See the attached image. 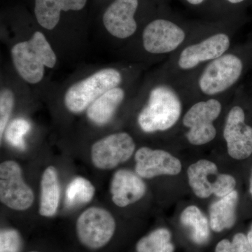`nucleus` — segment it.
<instances>
[{
    "label": "nucleus",
    "instance_id": "22",
    "mask_svg": "<svg viewBox=\"0 0 252 252\" xmlns=\"http://www.w3.org/2000/svg\"><path fill=\"white\" fill-rule=\"evenodd\" d=\"M95 192L92 183L82 177H77L71 181L66 189V204L72 207L89 203Z\"/></svg>",
    "mask_w": 252,
    "mask_h": 252
},
{
    "label": "nucleus",
    "instance_id": "27",
    "mask_svg": "<svg viewBox=\"0 0 252 252\" xmlns=\"http://www.w3.org/2000/svg\"><path fill=\"white\" fill-rule=\"evenodd\" d=\"M248 193L250 198L252 200V165L250 167V173H249L248 179Z\"/></svg>",
    "mask_w": 252,
    "mask_h": 252
},
{
    "label": "nucleus",
    "instance_id": "25",
    "mask_svg": "<svg viewBox=\"0 0 252 252\" xmlns=\"http://www.w3.org/2000/svg\"><path fill=\"white\" fill-rule=\"evenodd\" d=\"M15 103L14 94L9 89L1 90L0 94V137L7 126L8 122L12 114Z\"/></svg>",
    "mask_w": 252,
    "mask_h": 252
},
{
    "label": "nucleus",
    "instance_id": "16",
    "mask_svg": "<svg viewBox=\"0 0 252 252\" xmlns=\"http://www.w3.org/2000/svg\"><path fill=\"white\" fill-rule=\"evenodd\" d=\"M87 0H35L34 14L43 28L53 30L59 23L61 11H79Z\"/></svg>",
    "mask_w": 252,
    "mask_h": 252
},
{
    "label": "nucleus",
    "instance_id": "11",
    "mask_svg": "<svg viewBox=\"0 0 252 252\" xmlns=\"http://www.w3.org/2000/svg\"><path fill=\"white\" fill-rule=\"evenodd\" d=\"M0 200L16 211L28 210L34 203V192L23 180L22 169L14 160L0 165Z\"/></svg>",
    "mask_w": 252,
    "mask_h": 252
},
{
    "label": "nucleus",
    "instance_id": "17",
    "mask_svg": "<svg viewBox=\"0 0 252 252\" xmlns=\"http://www.w3.org/2000/svg\"><path fill=\"white\" fill-rule=\"evenodd\" d=\"M240 195L238 190L220 198L210 207V225L212 231L220 233L234 226Z\"/></svg>",
    "mask_w": 252,
    "mask_h": 252
},
{
    "label": "nucleus",
    "instance_id": "18",
    "mask_svg": "<svg viewBox=\"0 0 252 252\" xmlns=\"http://www.w3.org/2000/svg\"><path fill=\"white\" fill-rule=\"evenodd\" d=\"M125 96V91L120 87L114 88L106 92L87 109L86 114L89 120L97 126L108 124L124 102Z\"/></svg>",
    "mask_w": 252,
    "mask_h": 252
},
{
    "label": "nucleus",
    "instance_id": "15",
    "mask_svg": "<svg viewBox=\"0 0 252 252\" xmlns=\"http://www.w3.org/2000/svg\"><path fill=\"white\" fill-rule=\"evenodd\" d=\"M147 191L142 177L129 170H117L113 175L110 193L118 207H125L141 200Z\"/></svg>",
    "mask_w": 252,
    "mask_h": 252
},
{
    "label": "nucleus",
    "instance_id": "19",
    "mask_svg": "<svg viewBox=\"0 0 252 252\" xmlns=\"http://www.w3.org/2000/svg\"><path fill=\"white\" fill-rule=\"evenodd\" d=\"M61 187L56 167L49 166L43 172L41 180V196L39 214L51 217L56 215L59 208Z\"/></svg>",
    "mask_w": 252,
    "mask_h": 252
},
{
    "label": "nucleus",
    "instance_id": "3",
    "mask_svg": "<svg viewBox=\"0 0 252 252\" xmlns=\"http://www.w3.org/2000/svg\"><path fill=\"white\" fill-rule=\"evenodd\" d=\"M232 39L229 33L223 31L200 36L170 56L167 74L175 80L190 77L207 63L229 51Z\"/></svg>",
    "mask_w": 252,
    "mask_h": 252
},
{
    "label": "nucleus",
    "instance_id": "28",
    "mask_svg": "<svg viewBox=\"0 0 252 252\" xmlns=\"http://www.w3.org/2000/svg\"><path fill=\"white\" fill-rule=\"evenodd\" d=\"M247 238L248 239L249 243H250L252 248V223L250 225V228H249L248 233H247Z\"/></svg>",
    "mask_w": 252,
    "mask_h": 252
},
{
    "label": "nucleus",
    "instance_id": "1",
    "mask_svg": "<svg viewBox=\"0 0 252 252\" xmlns=\"http://www.w3.org/2000/svg\"><path fill=\"white\" fill-rule=\"evenodd\" d=\"M246 63L241 54L230 49L207 63L187 79L180 80L187 97L200 99L228 95L243 77Z\"/></svg>",
    "mask_w": 252,
    "mask_h": 252
},
{
    "label": "nucleus",
    "instance_id": "12",
    "mask_svg": "<svg viewBox=\"0 0 252 252\" xmlns=\"http://www.w3.org/2000/svg\"><path fill=\"white\" fill-rule=\"evenodd\" d=\"M135 147V141L127 132L112 134L93 144L91 160L97 168L112 170L128 160Z\"/></svg>",
    "mask_w": 252,
    "mask_h": 252
},
{
    "label": "nucleus",
    "instance_id": "2",
    "mask_svg": "<svg viewBox=\"0 0 252 252\" xmlns=\"http://www.w3.org/2000/svg\"><path fill=\"white\" fill-rule=\"evenodd\" d=\"M187 97L182 85L167 74L165 81L156 84L137 117V124L146 133L165 132L180 122Z\"/></svg>",
    "mask_w": 252,
    "mask_h": 252
},
{
    "label": "nucleus",
    "instance_id": "8",
    "mask_svg": "<svg viewBox=\"0 0 252 252\" xmlns=\"http://www.w3.org/2000/svg\"><path fill=\"white\" fill-rule=\"evenodd\" d=\"M187 176L189 186L199 198H207L212 194L222 198L235 190L237 185L233 176L220 173L216 164L205 159L191 164Z\"/></svg>",
    "mask_w": 252,
    "mask_h": 252
},
{
    "label": "nucleus",
    "instance_id": "6",
    "mask_svg": "<svg viewBox=\"0 0 252 252\" xmlns=\"http://www.w3.org/2000/svg\"><path fill=\"white\" fill-rule=\"evenodd\" d=\"M220 97H211L194 102L182 117V124L187 129V140L193 146L205 145L216 137L215 121L223 110Z\"/></svg>",
    "mask_w": 252,
    "mask_h": 252
},
{
    "label": "nucleus",
    "instance_id": "21",
    "mask_svg": "<svg viewBox=\"0 0 252 252\" xmlns=\"http://www.w3.org/2000/svg\"><path fill=\"white\" fill-rule=\"evenodd\" d=\"M172 233L165 228H160L143 237L136 245L137 252H175Z\"/></svg>",
    "mask_w": 252,
    "mask_h": 252
},
{
    "label": "nucleus",
    "instance_id": "5",
    "mask_svg": "<svg viewBox=\"0 0 252 252\" xmlns=\"http://www.w3.org/2000/svg\"><path fill=\"white\" fill-rule=\"evenodd\" d=\"M122 82V73L114 68H105L69 87L64 103L69 112L79 114L90 107L99 97L118 87Z\"/></svg>",
    "mask_w": 252,
    "mask_h": 252
},
{
    "label": "nucleus",
    "instance_id": "4",
    "mask_svg": "<svg viewBox=\"0 0 252 252\" xmlns=\"http://www.w3.org/2000/svg\"><path fill=\"white\" fill-rule=\"evenodd\" d=\"M11 56L19 75L33 84L42 80L45 67L53 68L57 62L54 50L40 32H34L30 40L13 46Z\"/></svg>",
    "mask_w": 252,
    "mask_h": 252
},
{
    "label": "nucleus",
    "instance_id": "30",
    "mask_svg": "<svg viewBox=\"0 0 252 252\" xmlns=\"http://www.w3.org/2000/svg\"><path fill=\"white\" fill-rule=\"evenodd\" d=\"M227 1L230 3V4H237L243 2L245 0H226Z\"/></svg>",
    "mask_w": 252,
    "mask_h": 252
},
{
    "label": "nucleus",
    "instance_id": "26",
    "mask_svg": "<svg viewBox=\"0 0 252 252\" xmlns=\"http://www.w3.org/2000/svg\"><path fill=\"white\" fill-rule=\"evenodd\" d=\"M21 235L16 230L4 229L0 234V252H18L21 250Z\"/></svg>",
    "mask_w": 252,
    "mask_h": 252
},
{
    "label": "nucleus",
    "instance_id": "7",
    "mask_svg": "<svg viewBox=\"0 0 252 252\" xmlns=\"http://www.w3.org/2000/svg\"><path fill=\"white\" fill-rule=\"evenodd\" d=\"M200 36H190L189 32L177 23L158 18L149 23L144 28L142 45L149 54L171 56Z\"/></svg>",
    "mask_w": 252,
    "mask_h": 252
},
{
    "label": "nucleus",
    "instance_id": "23",
    "mask_svg": "<svg viewBox=\"0 0 252 252\" xmlns=\"http://www.w3.org/2000/svg\"><path fill=\"white\" fill-rule=\"evenodd\" d=\"M31 125L24 119H16L10 123L5 132V138L11 146L20 150L26 149L25 136L31 130Z\"/></svg>",
    "mask_w": 252,
    "mask_h": 252
},
{
    "label": "nucleus",
    "instance_id": "20",
    "mask_svg": "<svg viewBox=\"0 0 252 252\" xmlns=\"http://www.w3.org/2000/svg\"><path fill=\"white\" fill-rule=\"evenodd\" d=\"M180 221L189 230L190 239L198 245H205L210 237V221L195 205H190L181 214Z\"/></svg>",
    "mask_w": 252,
    "mask_h": 252
},
{
    "label": "nucleus",
    "instance_id": "13",
    "mask_svg": "<svg viewBox=\"0 0 252 252\" xmlns=\"http://www.w3.org/2000/svg\"><path fill=\"white\" fill-rule=\"evenodd\" d=\"M135 172L142 178L158 176H175L182 171V162L177 158L162 149L142 147L136 152Z\"/></svg>",
    "mask_w": 252,
    "mask_h": 252
},
{
    "label": "nucleus",
    "instance_id": "14",
    "mask_svg": "<svg viewBox=\"0 0 252 252\" xmlns=\"http://www.w3.org/2000/svg\"><path fill=\"white\" fill-rule=\"evenodd\" d=\"M138 0H115L103 16L104 27L112 36L127 39L135 34L137 24L135 15Z\"/></svg>",
    "mask_w": 252,
    "mask_h": 252
},
{
    "label": "nucleus",
    "instance_id": "9",
    "mask_svg": "<svg viewBox=\"0 0 252 252\" xmlns=\"http://www.w3.org/2000/svg\"><path fill=\"white\" fill-rule=\"evenodd\" d=\"M76 230L82 245L91 250H98L112 240L115 233L116 221L107 210L92 207L81 214Z\"/></svg>",
    "mask_w": 252,
    "mask_h": 252
},
{
    "label": "nucleus",
    "instance_id": "10",
    "mask_svg": "<svg viewBox=\"0 0 252 252\" xmlns=\"http://www.w3.org/2000/svg\"><path fill=\"white\" fill-rule=\"evenodd\" d=\"M223 137L232 158L248 160L252 157V125L248 122L245 107L234 104L225 117Z\"/></svg>",
    "mask_w": 252,
    "mask_h": 252
},
{
    "label": "nucleus",
    "instance_id": "24",
    "mask_svg": "<svg viewBox=\"0 0 252 252\" xmlns=\"http://www.w3.org/2000/svg\"><path fill=\"white\" fill-rule=\"evenodd\" d=\"M215 252H252V248L247 235L238 233L233 236L232 240L223 239L219 242Z\"/></svg>",
    "mask_w": 252,
    "mask_h": 252
},
{
    "label": "nucleus",
    "instance_id": "29",
    "mask_svg": "<svg viewBox=\"0 0 252 252\" xmlns=\"http://www.w3.org/2000/svg\"><path fill=\"white\" fill-rule=\"evenodd\" d=\"M204 1H205V0H187V1L189 4L195 5V6H196V5L201 4Z\"/></svg>",
    "mask_w": 252,
    "mask_h": 252
},
{
    "label": "nucleus",
    "instance_id": "31",
    "mask_svg": "<svg viewBox=\"0 0 252 252\" xmlns=\"http://www.w3.org/2000/svg\"></svg>",
    "mask_w": 252,
    "mask_h": 252
}]
</instances>
